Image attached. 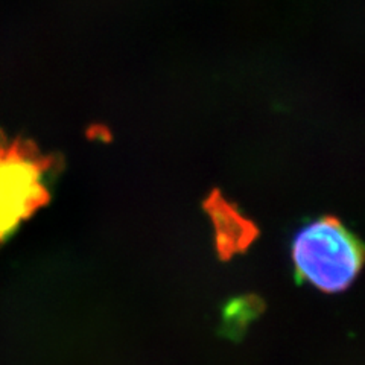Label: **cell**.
I'll return each mask as SVG.
<instances>
[{
  "mask_svg": "<svg viewBox=\"0 0 365 365\" xmlns=\"http://www.w3.org/2000/svg\"><path fill=\"white\" fill-rule=\"evenodd\" d=\"M292 262L299 282L329 294L342 292L358 277L364 247L338 218L323 216L295 235Z\"/></svg>",
  "mask_w": 365,
  "mask_h": 365,
  "instance_id": "obj_1",
  "label": "cell"
},
{
  "mask_svg": "<svg viewBox=\"0 0 365 365\" xmlns=\"http://www.w3.org/2000/svg\"><path fill=\"white\" fill-rule=\"evenodd\" d=\"M49 169L51 160L32 146L0 145V242L48 204L44 175Z\"/></svg>",
  "mask_w": 365,
  "mask_h": 365,
  "instance_id": "obj_2",
  "label": "cell"
},
{
  "mask_svg": "<svg viewBox=\"0 0 365 365\" xmlns=\"http://www.w3.org/2000/svg\"><path fill=\"white\" fill-rule=\"evenodd\" d=\"M204 209L209 213L215 227L216 250L222 260H228L244 251L256 241L259 228L253 221L228 202L220 190H213L204 201Z\"/></svg>",
  "mask_w": 365,
  "mask_h": 365,
  "instance_id": "obj_3",
  "label": "cell"
},
{
  "mask_svg": "<svg viewBox=\"0 0 365 365\" xmlns=\"http://www.w3.org/2000/svg\"><path fill=\"white\" fill-rule=\"evenodd\" d=\"M264 309V302L256 295L239 297V299L228 303L224 312V326L222 330L227 336L239 338L242 335V329L248 326L250 322Z\"/></svg>",
  "mask_w": 365,
  "mask_h": 365,
  "instance_id": "obj_4",
  "label": "cell"
}]
</instances>
